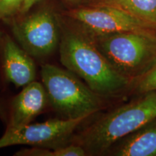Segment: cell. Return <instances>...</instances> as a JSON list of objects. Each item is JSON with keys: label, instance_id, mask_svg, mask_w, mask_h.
Returning <instances> with one entry per match:
<instances>
[{"label": "cell", "instance_id": "cell-17", "mask_svg": "<svg viewBox=\"0 0 156 156\" xmlns=\"http://www.w3.org/2000/svg\"><path fill=\"white\" fill-rule=\"evenodd\" d=\"M66 1H69V2H75V1H77V0H66Z\"/></svg>", "mask_w": 156, "mask_h": 156}, {"label": "cell", "instance_id": "cell-2", "mask_svg": "<svg viewBox=\"0 0 156 156\" xmlns=\"http://www.w3.org/2000/svg\"><path fill=\"white\" fill-rule=\"evenodd\" d=\"M139 98L104 114L78 135L75 144L87 155L107 153L123 138L156 119V90L142 93Z\"/></svg>", "mask_w": 156, "mask_h": 156}, {"label": "cell", "instance_id": "cell-15", "mask_svg": "<svg viewBox=\"0 0 156 156\" xmlns=\"http://www.w3.org/2000/svg\"><path fill=\"white\" fill-rule=\"evenodd\" d=\"M38 0H24V2H23V5L21 11L23 12H27L30 10L31 7L36 4Z\"/></svg>", "mask_w": 156, "mask_h": 156}, {"label": "cell", "instance_id": "cell-7", "mask_svg": "<svg viewBox=\"0 0 156 156\" xmlns=\"http://www.w3.org/2000/svg\"><path fill=\"white\" fill-rule=\"evenodd\" d=\"M67 15L87 32L94 34L155 29L129 13L109 5L72 9Z\"/></svg>", "mask_w": 156, "mask_h": 156}, {"label": "cell", "instance_id": "cell-13", "mask_svg": "<svg viewBox=\"0 0 156 156\" xmlns=\"http://www.w3.org/2000/svg\"><path fill=\"white\" fill-rule=\"evenodd\" d=\"M24 0H0V17L9 18L21 11Z\"/></svg>", "mask_w": 156, "mask_h": 156}, {"label": "cell", "instance_id": "cell-12", "mask_svg": "<svg viewBox=\"0 0 156 156\" xmlns=\"http://www.w3.org/2000/svg\"><path fill=\"white\" fill-rule=\"evenodd\" d=\"M132 85L139 94L156 90V64L145 75L134 81Z\"/></svg>", "mask_w": 156, "mask_h": 156}, {"label": "cell", "instance_id": "cell-9", "mask_svg": "<svg viewBox=\"0 0 156 156\" xmlns=\"http://www.w3.org/2000/svg\"><path fill=\"white\" fill-rule=\"evenodd\" d=\"M2 54L3 71L7 80L17 87L34 81L36 70L34 60L7 36L2 38Z\"/></svg>", "mask_w": 156, "mask_h": 156}, {"label": "cell", "instance_id": "cell-8", "mask_svg": "<svg viewBox=\"0 0 156 156\" xmlns=\"http://www.w3.org/2000/svg\"><path fill=\"white\" fill-rule=\"evenodd\" d=\"M48 100L47 92L44 85L34 81L25 85L12 101L7 128L18 127L29 124L43 112Z\"/></svg>", "mask_w": 156, "mask_h": 156}, {"label": "cell", "instance_id": "cell-4", "mask_svg": "<svg viewBox=\"0 0 156 156\" xmlns=\"http://www.w3.org/2000/svg\"><path fill=\"white\" fill-rule=\"evenodd\" d=\"M41 75L51 104L66 119L89 118L102 108V97L69 70L46 64L42 66Z\"/></svg>", "mask_w": 156, "mask_h": 156}, {"label": "cell", "instance_id": "cell-3", "mask_svg": "<svg viewBox=\"0 0 156 156\" xmlns=\"http://www.w3.org/2000/svg\"><path fill=\"white\" fill-rule=\"evenodd\" d=\"M88 34L109 64L132 84L156 64V29Z\"/></svg>", "mask_w": 156, "mask_h": 156}, {"label": "cell", "instance_id": "cell-16", "mask_svg": "<svg viewBox=\"0 0 156 156\" xmlns=\"http://www.w3.org/2000/svg\"><path fill=\"white\" fill-rule=\"evenodd\" d=\"M0 20H2V19H1V17H0ZM2 36H1V33H0V42L2 41Z\"/></svg>", "mask_w": 156, "mask_h": 156}, {"label": "cell", "instance_id": "cell-6", "mask_svg": "<svg viewBox=\"0 0 156 156\" xmlns=\"http://www.w3.org/2000/svg\"><path fill=\"white\" fill-rule=\"evenodd\" d=\"M88 117L48 120L15 128H7L0 138V149L16 145L56 148L65 145L77 126Z\"/></svg>", "mask_w": 156, "mask_h": 156}, {"label": "cell", "instance_id": "cell-10", "mask_svg": "<svg viewBox=\"0 0 156 156\" xmlns=\"http://www.w3.org/2000/svg\"><path fill=\"white\" fill-rule=\"evenodd\" d=\"M118 142L114 155L156 156V119Z\"/></svg>", "mask_w": 156, "mask_h": 156}, {"label": "cell", "instance_id": "cell-1", "mask_svg": "<svg viewBox=\"0 0 156 156\" xmlns=\"http://www.w3.org/2000/svg\"><path fill=\"white\" fill-rule=\"evenodd\" d=\"M60 29L61 63L83 78L93 91L101 97H112L130 88L132 82L117 73L80 25Z\"/></svg>", "mask_w": 156, "mask_h": 156}, {"label": "cell", "instance_id": "cell-14", "mask_svg": "<svg viewBox=\"0 0 156 156\" xmlns=\"http://www.w3.org/2000/svg\"><path fill=\"white\" fill-rule=\"evenodd\" d=\"M15 155L18 156H58L56 148L53 150L48 149V147H34L31 148L21 150L17 152Z\"/></svg>", "mask_w": 156, "mask_h": 156}, {"label": "cell", "instance_id": "cell-11", "mask_svg": "<svg viewBox=\"0 0 156 156\" xmlns=\"http://www.w3.org/2000/svg\"><path fill=\"white\" fill-rule=\"evenodd\" d=\"M98 5L122 9L156 29V0H98Z\"/></svg>", "mask_w": 156, "mask_h": 156}, {"label": "cell", "instance_id": "cell-5", "mask_svg": "<svg viewBox=\"0 0 156 156\" xmlns=\"http://www.w3.org/2000/svg\"><path fill=\"white\" fill-rule=\"evenodd\" d=\"M12 30L20 45L30 56L44 57L59 46V23L56 15L48 9H41L15 20Z\"/></svg>", "mask_w": 156, "mask_h": 156}]
</instances>
